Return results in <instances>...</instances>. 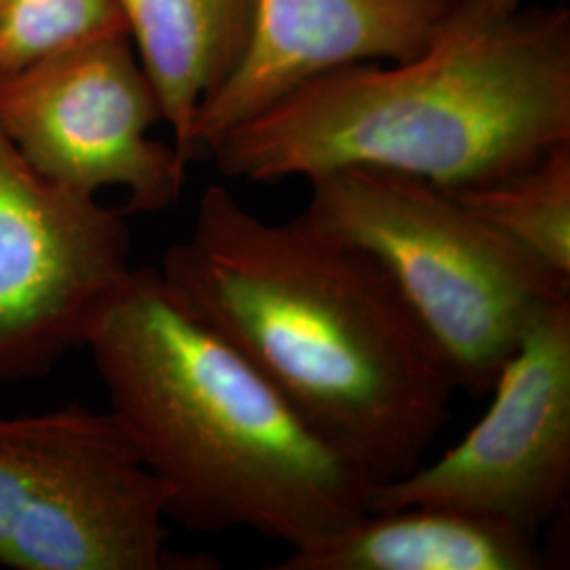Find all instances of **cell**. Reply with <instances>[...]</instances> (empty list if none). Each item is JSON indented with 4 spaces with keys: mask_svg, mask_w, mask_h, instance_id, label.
<instances>
[{
    "mask_svg": "<svg viewBox=\"0 0 570 570\" xmlns=\"http://www.w3.org/2000/svg\"><path fill=\"white\" fill-rule=\"evenodd\" d=\"M165 489L110 410L0 419V567L202 569L165 548ZM218 567V564H214Z\"/></svg>",
    "mask_w": 570,
    "mask_h": 570,
    "instance_id": "5",
    "label": "cell"
},
{
    "mask_svg": "<svg viewBox=\"0 0 570 570\" xmlns=\"http://www.w3.org/2000/svg\"><path fill=\"white\" fill-rule=\"evenodd\" d=\"M164 121L127 32L0 75V127L53 183L98 195L127 190L125 214L178 204L188 164L148 134Z\"/></svg>",
    "mask_w": 570,
    "mask_h": 570,
    "instance_id": "6",
    "label": "cell"
},
{
    "mask_svg": "<svg viewBox=\"0 0 570 570\" xmlns=\"http://www.w3.org/2000/svg\"><path fill=\"white\" fill-rule=\"evenodd\" d=\"M501 2H510V4H524V0H501Z\"/></svg>",
    "mask_w": 570,
    "mask_h": 570,
    "instance_id": "14",
    "label": "cell"
},
{
    "mask_svg": "<svg viewBox=\"0 0 570 570\" xmlns=\"http://www.w3.org/2000/svg\"><path fill=\"white\" fill-rule=\"evenodd\" d=\"M121 32L117 0H0V75Z\"/></svg>",
    "mask_w": 570,
    "mask_h": 570,
    "instance_id": "13",
    "label": "cell"
},
{
    "mask_svg": "<svg viewBox=\"0 0 570 570\" xmlns=\"http://www.w3.org/2000/svg\"><path fill=\"white\" fill-rule=\"evenodd\" d=\"M157 271L374 484L419 468L449 423L459 385L425 327L383 266L303 212L271 223L212 184Z\"/></svg>",
    "mask_w": 570,
    "mask_h": 570,
    "instance_id": "1",
    "label": "cell"
},
{
    "mask_svg": "<svg viewBox=\"0 0 570 570\" xmlns=\"http://www.w3.org/2000/svg\"><path fill=\"white\" fill-rule=\"evenodd\" d=\"M82 345L183 529L252 530L292 550L370 511L376 484L186 311L157 268L127 273Z\"/></svg>",
    "mask_w": 570,
    "mask_h": 570,
    "instance_id": "3",
    "label": "cell"
},
{
    "mask_svg": "<svg viewBox=\"0 0 570 570\" xmlns=\"http://www.w3.org/2000/svg\"><path fill=\"white\" fill-rule=\"evenodd\" d=\"M567 142L569 9L454 0L421 53L305 82L228 131L209 159L245 183L362 165L461 190Z\"/></svg>",
    "mask_w": 570,
    "mask_h": 570,
    "instance_id": "2",
    "label": "cell"
},
{
    "mask_svg": "<svg viewBox=\"0 0 570 570\" xmlns=\"http://www.w3.org/2000/svg\"><path fill=\"white\" fill-rule=\"evenodd\" d=\"M452 2L256 0L242 58L197 110L190 159L209 157L228 131L322 75L421 53Z\"/></svg>",
    "mask_w": 570,
    "mask_h": 570,
    "instance_id": "9",
    "label": "cell"
},
{
    "mask_svg": "<svg viewBox=\"0 0 570 570\" xmlns=\"http://www.w3.org/2000/svg\"><path fill=\"white\" fill-rule=\"evenodd\" d=\"M306 183V218L383 266L468 395L490 393L530 320L570 296V279L511 244L449 188L362 165Z\"/></svg>",
    "mask_w": 570,
    "mask_h": 570,
    "instance_id": "4",
    "label": "cell"
},
{
    "mask_svg": "<svg viewBox=\"0 0 570 570\" xmlns=\"http://www.w3.org/2000/svg\"><path fill=\"white\" fill-rule=\"evenodd\" d=\"M117 2L174 134V148L190 165L197 110L242 58L256 0Z\"/></svg>",
    "mask_w": 570,
    "mask_h": 570,
    "instance_id": "11",
    "label": "cell"
},
{
    "mask_svg": "<svg viewBox=\"0 0 570 570\" xmlns=\"http://www.w3.org/2000/svg\"><path fill=\"white\" fill-rule=\"evenodd\" d=\"M537 534L442 505L366 511L292 548L277 570H543Z\"/></svg>",
    "mask_w": 570,
    "mask_h": 570,
    "instance_id": "10",
    "label": "cell"
},
{
    "mask_svg": "<svg viewBox=\"0 0 570 570\" xmlns=\"http://www.w3.org/2000/svg\"><path fill=\"white\" fill-rule=\"evenodd\" d=\"M125 212L42 176L0 127V383L82 346L134 268Z\"/></svg>",
    "mask_w": 570,
    "mask_h": 570,
    "instance_id": "8",
    "label": "cell"
},
{
    "mask_svg": "<svg viewBox=\"0 0 570 570\" xmlns=\"http://www.w3.org/2000/svg\"><path fill=\"white\" fill-rule=\"evenodd\" d=\"M484 416L433 463L376 484L370 511L442 505L539 534L570 490V296L543 306L490 389Z\"/></svg>",
    "mask_w": 570,
    "mask_h": 570,
    "instance_id": "7",
    "label": "cell"
},
{
    "mask_svg": "<svg viewBox=\"0 0 570 570\" xmlns=\"http://www.w3.org/2000/svg\"><path fill=\"white\" fill-rule=\"evenodd\" d=\"M450 193L511 244L570 279V142L494 183Z\"/></svg>",
    "mask_w": 570,
    "mask_h": 570,
    "instance_id": "12",
    "label": "cell"
}]
</instances>
